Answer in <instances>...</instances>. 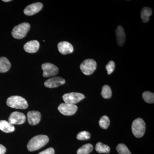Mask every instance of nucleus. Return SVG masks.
<instances>
[{
	"mask_svg": "<svg viewBox=\"0 0 154 154\" xmlns=\"http://www.w3.org/2000/svg\"><path fill=\"white\" fill-rule=\"evenodd\" d=\"M30 28V25L29 23H21L14 27L12 31V36L16 39H22L26 36Z\"/></svg>",
	"mask_w": 154,
	"mask_h": 154,
	"instance_id": "nucleus-4",
	"label": "nucleus"
},
{
	"mask_svg": "<svg viewBox=\"0 0 154 154\" xmlns=\"http://www.w3.org/2000/svg\"><path fill=\"white\" fill-rule=\"evenodd\" d=\"M39 48V43L37 40H31L26 42L24 46V50L29 53H34L38 51Z\"/></svg>",
	"mask_w": 154,
	"mask_h": 154,
	"instance_id": "nucleus-13",
	"label": "nucleus"
},
{
	"mask_svg": "<svg viewBox=\"0 0 154 154\" xmlns=\"http://www.w3.org/2000/svg\"><path fill=\"white\" fill-rule=\"evenodd\" d=\"M42 69L43 70V77L45 78L55 76L59 72V69L57 66L53 64L48 63L42 64Z\"/></svg>",
	"mask_w": 154,
	"mask_h": 154,
	"instance_id": "nucleus-7",
	"label": "nucleus"
},
{
	"mask_svg": "<svg viewBox=\"0 0 154 154\" xmlns=\"http://www.w3.org/2000/svg\"><path fill=\"white\" fill-rule=\"evenodd\" d=\"M11 0H3V2H11Z\"/></svg>",
	"mask_w": 154,
	"mask_h": 154,
	"instance_id": "nucleus-29",
	"label": "nucleus"
},
{
	"mask_svg": "<svg viewBox=\"0 0 154 154\" xmlns=\"http://www.w3.org/2000/svg\"><path fill=\"white\" fill-rule=\"evenodd\" d=\"M38 154H54V150L52 148H49L40 152Z\"/></svg>",
	"mask_w": 154,
	"mask_h": 154,
	"instance_id": "nucleus-27",
	"label": "nucleus"
},
{
	"mask_svg": "<svg viewBox=\"0 0 154 154\" xmlns=\"http://www.w3.org/2000/svg\"><path fill=\"white\" fill-rule=\"evenodd\" d=\"M11 63L7 57H0V72H6L11 68Z\"/></svg>",
	"mask_w": 154,
	"mask_h": 154,
	"instance_id": "nucleus-17",
	"label": "nucleus"
},
{
	"mask_svg": "<svg viewBox=\"0 0 154 154\" xmlns=\"http://www.w3.org/2000/svg\"><path fill=\"white\" fill-rule=\"evenodd\" d=\"M95 149L96 152L99 153H109L110 151V148L109 146L104 144L101 142L96 144Z\"/></svg>",
	"mask_w": 154,
	"mask_h": 154,
	"instance_id": "nucleus-19",
	"label": "nucleus"
},
{
	"mask_svg": "<svg viewBox=\"0 0 154 154\" xmlns=\"http://www.w3.org/2000/svg\"><path fill=\"white\" fill-rule=\"evenodd\" d=\"M0 130L4 132L11 133L15 130V127L9 122L0 120Z\"/></svg>",
	"mask_w": 154,
	"mask_h": 154,
	"instance_id": "nucleus-16",
	"label": "nucleus"
},
{
	"mask_svg": "<svg viewBox=\"0 0 154 154\" xmlns=\"http://www.w3.org/2000/svg\"><path fill=\"white\" fill-rule=\"evenodd\" d=\"M94 147L91 144L88 143L82 146L78 150L77 154H88L93 151Z\"/></svg>",
	"mask_w": 154,
	"mask_h": 154,
	"instance_id": "nucleus-20",
	"label": "nucleus"
},
{
	"mask_svg": "<svg viewBox=\"0 0 154 154\" xmlns=\"http://www.w3.org/2000/svg\"><path fill=\"white\" fill-rule=\"evenodd\" d=\"M110 124V119L107 116H103L99 121V126L103 129H107Z\"/></svg>",
	"mask_w": 154,
	"mask_h": 154,
	"instance_id": "nucleus-23",
	"label": "nucleus"
},
{
	"mask_svg": "<svg viewBox=\"0 0 154 154\" xmlns=\"http://www.w3.org/2000/svg\"><path fill=\"white\" fill-rule=\"evenodd\" d=\"M133 134L136 137L140 138L143 136L146 131V124L142 119H135L131 125Z\"/></svg>",
	"mask_w": 154,
	"mask_h": 154,
	"instance_id": "nucleus-3",
	"label": "nucleus"
},
{
	"mask_svg": "<svg viewBox=\"0 0 154 154\" xmlns=\"http://www.w3.org/2000/svg\"><path fill=\"white\" fill-rule=\"evenodd\" d=\"M9 122L14 125L23 124L26 120V116L24 113L21 112H15L11 113L9 117Z\"/></svg>",
	"mask_w": 154,
	"mask_h": 154,
	"instance_id": "nucleus-9",
	"label": "nucleus"
},
{
	"mask_svg": "<svg viewBox=\"0 0 154 154\" xmlns=\"http://www.w3.org/2000/svg\"><path fill=\"white\" fill-rule=\"evenodd\" d=\"M85 98V97L83 94L74 92L64 94L63 96V101L66 103L74 105L82 101Z\"/></svg>",
	"mask_w": 154,
	"mask_h": 154,
	"instance_id": "nucleus-6",
	"label": "nucleus"
},
{
	"mask_svg": "<svg viewBox=\"0 0 154 154\" xmlns=\"http://www.w3.org/2000/svg\"><path fill=\"white\" fill-rule=\"evenodd\" d=\"M43 8L41 3L37 2L31 4L24 9V13L26 16H33L41 11Z\"/></svg>",
	"mask_w": 154,
	"mask_h": 154,
	"instance_id": "nucleus-10",
	"label": "nucleus"
},
{
	"mask_svg": "<svg viewBox=\"0 0 154 154\" xmlns=\"http://www.w3.org/2000/svg\"><path fill=\"white\" fill-rule=\"evenodd\" d=\"M27 117L29 124L31 125H36L38 124L41 120V113L37 111H30L28 112Z\"/></svg>",
	"mask_w": 154,
	"mask_h": 154,
	"instance_id": "nucleus-14",
	"label": "nucleus"
},
{
	"mask_svg": "<svg viewBox=\"0 0 154 154\" xmlns=\"http://www.w3.org/2000/svg\"><path fill=\"white\" fill-rule=\"evenodd\" d=\"M116 150L119 154H131L127 146L123 143L118 144L116 147Z\"/></svg>",
	"mask_w": 154,
	"mask_h": 154,
	"instance_id": "nucleus-24",
	"label": "nucleus"
},
{
	"mask_svg": "<svg viewBox=\"0 0 154 154\" xmlns=\"http://www.w3.org/2000/svg\"><path fill=\"white\" fill-rule=\"evenodd\" d=\"M48 141L49 138L47 136L38 135L30 139L27 145V148L29 151H34L44 146Z\"/></svg>",
	"mask_w": 154,
	"mask_h": 154,
	"instance_id": "nucleus-1",
	"label": "nucleus"
},
{
	"mask_svg": "<svg viewBox=\"0 0 154 154\" xmlns=\"http://www.w3.org/2000/svg\"><path fill=\"white\" fill-rule=\"evenodd\" d=\"M7 104L9 107L16 109H25L28 106L26 99L18 96H13L9 97L7 100Z\"/></svg>",
	"mask_w": 154,
	"mask_h": 154,
	"instance_id": "nucleus-2",
	"label": "nucleus"
},
{
	"mask_svg": "<svg viewBox=\"0 0 154 154\" xmlns=\"http://www.w3.org/2000/svg\"><path fill=\"white\" fill-rule=\"evenodd\" d=\"M6 152V148L2 145L0 144V154H5Z\"/></svg>",
	"mask_w": 154,
	"mask_h": 154,
	"instance_id": "nucleus-28",
	"label": "nucleus"
},
{
	"mask_svg": "<svg viewBox=\"0 0 154 154\" xmlns=\"http://www.w3.org/2000/svg\"><path fill=\"white\" fill-rule=\"evenodd\" d=\"M115 33L117 44L119 46H122L125 39V33L123 27L121 25H119L116 29Z\"/></svg>",
	"mask_w": 154,
	"mask_h": 154,
	"instance_id": "nucleus-15",
	"label": "nucleus"
},
{
	"mask_svg": "<svg viewBox=\"0 0 154 154\" xmlns=\"http://www.w3.org/2000/svg\"><path fill=\"white\" fill-rule=\"evenodd\" d=\"M80 69L87 75H92L95 72L97 67L96 61L92 59H88L84 61L80 65Z\"/></svg>",
	"mask_w": 154,
	"mask_h": 154,
	"instance_id": "nucleus-5",
	"label": "nucleus"
},
{
	"mask_svg": "<svg viewBox=\"0 0 154 154\" xmlns=\"http://www.w3.org/2000/svg\"><path fill=\"white\" fill-rule=\"evenodd\" d=\"M57 48L59 51L64 55L73 52L74 48L72 45L68 42L63 41L60 42L57 45Z\"/></svg>",
	"mask_w": 154,
	"mask_h": 154,
	"instance_id": "nucleus-12",
	"label": "nucleus"
},
{
	"mask_svg": "<svg viewBox=\"0 0 154 154\" xmlns=\"http://www.w3.org/2000/svg\"><path fill=\"white\" fill-rule=\"evenodd\" d=\"M143 98L146 103L152 104L154 102V93L149 91H145L143 92L142 95Z\"/></svg>",
	"mask_w": 154,
	"mask_h": 154,
	"instance_id": "nucleus-22",
	"label": "nucleus"
},
{
	"mask_svg": "<svg viewBox=\"0 0 154 154\" xmlns=\"http://www.w3.org/2000/svg\"><path fill=\"white\" fill-rule=\"evenodd\" d=\"M115 68V64L114 61L110 60L107 63L106 66V69L108 75H110L113 71Z\"/></svg>",
	"mask_w": 154,
	"mask_h": 154,
	"instance_id": "nucleus-26",
	"label": "nucleus"
},
{
	"mask_svg": "<svg viewBox=\"0 0 154 154\" xmlns=\"http://www.w3.org/2000/svg\"><path fill=\"white\" fill-rule=\"evenodd\" d=\"M152 10L150 8L145 7L141 10L140 17L143 22H147L149 20V17L152 14Z\"/></svg>",
	"mask_w": 154,
	"mask_h": 154,
	"instance_id": "nucleus-18",
	"label": "nucleus"
},
{
	"mask_svg": "<svg viewBox=\"0 0 154 154\" xmlns=\"http://www.w3.org/2000/svg\"><path fill=\"white\" fill-rule=\"evenodd\" d=\"M65 82L64 79L61 77H54L46 80L45 82L44 85L48 88H56L64 85Z\"/></svg>",
	"mask_w": 154,
	"mask_h": 154,
	"instance_id": "nucleus-11",
	"label": "nucleus"
},
{
	"mask_svg": "<svg viewBox=\"0 0 154 154\" xmlns=\"http://www.w3.org/2000/svg\"><path fill=\"white\" fill-rule=\"evenodd\" d=\"M60 113L65 116H71L74 114L78 110V107L74 104L62 103L58 107Z\"/></svg>",
	"mask_w": 154,
	"mask_h": 154,
	"instance_id": "nucleus-8",
	"label": "nucleus"
},
{
	"mask_svg": "<svg viewBox=\"0 0 154 154\" xmlns=\"http://www.w3.org/2000/svg\"><path fill=\"white\" fill-rule=\"evenodd\" d=\"M91 134L88 131H83L77 134V138L79 140H87L91 138Z\"/></svg>",
	"mask_w": 154,
	"mask_h": 154,
	"instance_id": "nucleus-25",
	"label": "nucleus"
},
{
	"mask_svg": "<svg viewBox=\"0 0 154 154\" xmlns=\"http://www.w3.org/2000/svg\"><path fill=\"white\" fill-rule=\"evenodd\" d=\"M112 91L110 86L105 85L102 87L101 95L103 98L107 99L111 98L112 96Z\"/></svg>",
	"mask_w": 154,
	"mask_h": 154,
	"instance_id": "nucleus-21",
	"label": "nucleus"
}]
</instances>
